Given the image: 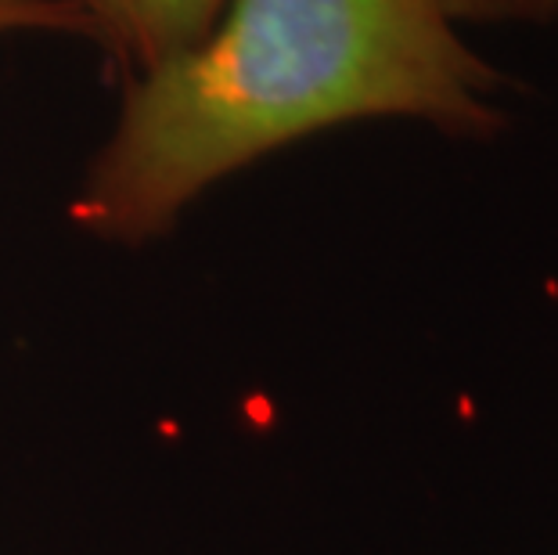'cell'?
I'll return each mask as SVG.
<instances>
[{
    "instance_id": "6da1fadb",
    "label": "cell",
    "mask_w": 558,
    "mask_h": 555,
    "mask_svg": "<svg viewBox=\"0 0 558 555\" xmlns=\"http://www.w3.org/2000/svg\"><path fill=\"white\" fill-rule=\"evenodd\" d=\"M501 94L439 0H228L187 51L130 80L73 220L141 245L223 177L320 130L418 120L490 137Z\"/></svg>"
},
{
    "instance_id": "7a4b0ae2",
    "label": "cell",
    "mask_w": 558,
    "mask_h": 555,
    "mask_svg": "<svg viewBox=\"0 0 558 555\" xmlns=\"http://www.w3.org/2000/svg\"><path fill=\"white\" fill-rule=\"evenodd\" d=\"M109 62L130 80L187 51L228 0H73Z\"/></svg>"
},
{
    "instance_id": "3957f363",
    "label": "cell",
    "mask_w": 558,
    "mask_h": 555,
    "mask_svg": "<svg viewBox=\"0 0 558 555\" xmlns=\"http://www.w3.org/2000/svg\"><path fill=\"white\" fill-rule=\"evenodd\" d=\"M0 33H83L87 22L73 0H15L0 4Z\"/></svg>"
},
{
    "instance_id": "277c9868",
    "label": "cell",
    "mask_w": 558,
    "mask_h": 555,
    "mask_svg": "<svg viewBox=\"0 0 558 555\" xmlns=\"http://www.w3.org/2000/svg\"><path fill=\"white\" fill-rule=\"evenodd\" d=\"M450 19H548L558 0H439Z\"/></svg>"
},
{
    "instance_id": "5b68a950",
    "label": "cell",
    "mask_w": 558,
    "mask_h": 555,
    "mask_svg": "<svg viewBox=\"0 0 558 555\" xmlns=\"http://www.w3.org/2000/svg\"><path fill=\"white\" fill-rule=\"evenodd\" d=\"M0 4H15V0H0Z\"/></svg>"
}]
</instances>
